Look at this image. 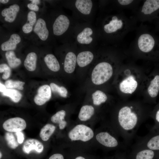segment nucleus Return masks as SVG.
Wrapping results in <instances>:
<instances>
[{
	"mask_svg": "<svg viewBox=\"0 0 159 159\" xmlns=\"http://www.w3.org/2000/svg\"><path fill=\"white\" fill-rule=\"evenodd\" d=\"M158 159H159V158H158Z\"/></svg>",
	"mask_w": 159,
	"mask_h": 159,
	"instance_id": "44",
	"label": "nucleus"
},
{
	"mask_svg": "<svg viewBox=\"0 0 159 159\" xmlns=\"http://www.w3.org/2000/svg\"><path fill=\"white\" fill-rule=\"evenodd\" d=\"M30 42L19 32L8 30L1 26L0 27V48L5 52L21 49Z\"/></svg>",
	"mask_w": 159,
	"mask_h": 159,
	"instance_id": "8",
	"label": "nucleus"
},
{
	"mask_svg": "<svg viewBox=\"0 0 159 159\" xmlns=\"http://www.w3.org/2000/svg\"><path fill=\"white\" fill-rule=\"evenodd\" d=\"M44 149L43 144L38 140L33 138L29 139L24 142L22 147L23 152L26 154L31 152L40 153Z\"/></svg>",
	"mask_w": 159,
	"mask_h": 159,
	"instance_id": "20",
	"label": "nucleus"
},
{
	"mask_svg": "<svg viewBox=\"0 0 159 159\" xmlns=\"http://www.w3.org/2000/svg\"><path fill=\"white\" fill-rule=\"evenodd\" d=\"M150 97L154 98L158 95L159 91V75H156L151 81L148 89Z\"/></svg>",
	"mask_w": 159,
	"mask_h": 159,
	"instance_id": "28",
	"label": "nucleus"
},
{
	"mask_svg": "<svg viewBox=\"0 0 159 159\" xmlns=\"http://www.w3.org/2000/svg\"><path fill=\"white\" fill-rule=\"evenodd\" d=\"M110 159H127L126 151H119L113 157Z\"/></svg>",
	"mask_w": 159,
	"mask_h": 159,
	"instance_id": "37",
	"label": "nucleus"
},
{
	"mask_svg": "<svg viewBox=\"0 0 159 159\" xmlns=\"http://www.w3.org/2000/svg\"><path fill=\"white\" fill-rule=\"evenodd\" d=\"M85 50L81 51L77 56V63L80 67H85L93 61L94 54L89 48H85Z\"/></svg>",
	"mask_w": 159,
	"mask_h": 159,
	"instance_id": "22",
	"label": "nucleus"
},
{
	"mask_svg": "<svg viewBox=\"0 0 159 159\" xmlns=\"http://www.w3.org/2000/svg\"><path fill=\"white\" fill-rule=\"evenodd\" d=\"M0 158L1 159V157H2V154L1 153V152H0Z\"/></svg>",
	"mask_w": 159,
	"mask_h": 159,
	"instance_id": "43",
	"label": "nucleus"
},
{
	"mask_svg": "<svg viewBox=\"0 0 159 159\" xmlns=\"http://www.w3.org/2000/svg\"><path fill=\"white\" fill-rule=\"evenodd\" d=\"M26 126L25 120L20 117L9 119L5 121L3 124L4 130L11 132L21 131L25 129Z\"/></svg>",
	"mask_w": 159,
	"mask_h": 159,
	"instance_id": "18",
	"label": "nucleus"
},
{
	"mask_svg": "<svg viewBox=\"0 0 159 159\" xmlns=\"http://www.w3.org/2000/svg\"><path fill=\"white\" fill-rule=\"evenodd\" d=\"M138 85V82L134 77L130 75L120 83L119 88L123 93L132 94L136 90Z\"/></svg>",
	"mask_w": 159,
	"mask_h": 159,
	"instance_id": "21",
	"label": "nucleus"
},
{
	"mask_svg": "<svg viewBox=\"0 0 159 159\" xmlns=\"http://www.w3.org/2000/svg\"><path fill=\"white\" fill-rule=\"evenodd\" d=\"M43 61L47 67L51 70L57 72L60 69L59 62L53 54L48 52L44 56Z\"/></svg>",
	"mask_w": 159,
	"mask_h": 159,
	"instance_id": "23",
	"label": "nucleus"
},
{
	"mask_svg": "<svg viewBox=\"0 0 159 159\" xmlns=\"http://www.w3.org/2000/svg\"><path fill=\"white\" fill-rule=\"evenodd\" d=\"M25 83L20 81H14L12 80H8L5 82V86L8 88H15L22 90L24 89L23 86Z\"/></svg>",
	"mask_w": 159,
	"mask_h": 159,
	"instance_id": "34",
	"label": "nucleus"
},
{
	"mask_svg": "<svg viewBox=\"0 0 159 159\" xmlns=\"http://www.w3.org/2000/svg\"><path fill=\"white\" fill-rule=\"evenodd\" d=\"M153 117L154 120L155 124L150 130H159V109L157 110Z\"/></svg>",
	"mask_w": 159,
	"mask_h": 159,
	"instance_id": "36",
	"label": "nucleus"
},
{
	"mask_svg": "<svg viewBox=\"0 0 159 159\" xmlns=\"http://www.w3.org/2000/svg\"><path fill=\"white\" fill-rule=\"evenodd\" d=\"M17 140L19 144H22L24 142V134L21 131L15 132Z\"/></svg>",
	"mask_w": 159,
	"mask_h": 159,
	"instance_id": "38",
	"label": "nucleus"
},
{
	"mask_svg": "<svg viewBox=\"0 0 159 159\" xmlns=\"http://www.w3.org/2000/svg\"><path fill=\"white\" fill-rule=\"evenodd\" d=\"M29 52L27 53L24 61V65L28 71L32 72L36 69L38 56L37 51L39 47L30 43L27 46Z\"/></svg>",
	"mask_w": 159,
	"mask_h": 159,
	"instance_id": "16",
	"label": "nucleus"
},
{
	"mask_svg": "<svg viewBox=\"0 0 159 159\" xmlns=\"http://www.w3.org/2000/svg\"><path fill=\"white\" fill-rule=\"evenodd\" d=\"M75 159H85L84 157L82 156H78L76 157Z\"/></svg>",
	"mask_w": 159,
	"mask_h": 159,
	"instance_id": "42",
	"label": "nucleus"
},
{
	"mask_svg": "<svg viewBox=\"0 0 159 159\" xmlns=\"http://www.w3.org/2000/svg\"><path fill=\"white\" fill-rule=\"evenodd\" d=\"M62 6L60 3L48 11L53 36L56 42L62 44L74 41L75 29L79 22L65 13Z\"/></svg>",
	"mask_w": 159,
	"mask_h": 159,
	"instance_id": "3",
	"label": "nucleus"
},
{
	"mask_svg": "<svg viewBox=\"0 0 159 159\" xmlns=\"http://www.w3.org/2000/svg\"><path fill=\"white\" fill-rule=\"evenodd\" d=\"M115 13L100 12L95 24L100 45L117 46L129 32L136 27V20L128 17L122 11Z\"/></svg>",
	"mask_w": 159,
	"mask_h": 159,
	"instance_id": "1",
	"label": "nucleus"
},
{
	"mask_svg": "<svg viewBox=\"0 0 159 159\" xmlns=\"http://www.w3.org/2000/svg\"><path fill=\"white\" fill-rule=\"evenodd\" d=\"M26 40L39 47L57 46V42L52 32L51 20L48 10L38 14L33 31Z\"/></svg>",
	"mask_w": 159,
	"mask_h": 159,
	"instance_id": "4",
	"label": "nucleus"
},
{
	"mask_svg": "<svg viewBox=\"0 0 159 159\" xmlns=\"http://www.w3.org/2000/svg\"><path fill=\"white\" fill-rule=\"evenodd\" d=\"M28 9L34 11L38 14L47 9V7H43L30 1L29 0L24 1Z\"/></svg>",
	"mask_w": 159,
	"mask_h": 159,
	"instance_id": "32",
	"label": "nucleus"
},
{
	"mask_svg": "<svg viewBox=\"0 0 159 159\" xmlns=\"http://www.w3.org/2000/svg\"><path fill=\"white\" fill-rule=\"evenodd\" d=\"M131 150L127 153V159H154L158 152L133 144Z\"/></svg>",
	"mask_w": 159,
	"mask_h": 159,
	"instance_id": "14",
	"label": "nucleus"
},
{
	"mask_svg": "<svg viewBox=\"0 0 159 159\" xmlns=\"http://www.w3.org/2000/svg\"><path fill=\"white\" fill-rule=\"evenodd\" d=\"M16 50L3 52H5V57L8 65L12 68L18 67L22 63L21 59L17 57L16 52Z\"/></svg>",
	"mask_w": 159,
	"mask_h": 159,
	"instance_id": "24",
	"label": "nucleus"
},
{
	"mask_svg": "<svg viewBox=\"0 0 159 159\" xmlns=\"http://www.w3.org/2000/svg\"><path fill=\"white\" fill-rule=\"evenodd\" d=\"M38 15V13L28 10L26 20L19 32L26 40L33 31L37 20Z\"/></svg>",
	"mask_w": 159,
	"mask_h": 159,
	"instance_id": "17",
	"label": "nucleus"
},
{
	"mask_svg": "<svg viewBox=\"0 0 159 159\" xmlns=\"http://www.w3.org/2000/svg\"><path fill=\"white\" fill-rule=\"evenodd\" d=\"M150 130L145 136L138 137L133 145L159 152V130Z\"/></svg>",
	"mask_w": 159,
	"mask_h": 159,
	"instance_id": "10",
	"label": "nucleus"
},
{
	"mask_svg": "<svg viewBox=\"0 0 159 159\" xmlns=\"http://www.w3.org/2000/svg\"><path fill=\"white\" fill-rule=\"evenodd\" d=\"M2 95L9 97L13 102L15 103L19 102L22 97L21 94L19 91L14 89H6L2 92Z\"/></svg>",
	"mask_w": 159,
	"mask_h": 159,
	"instance_id": "29",
	"label": "nucleus"
},
{
	"mask_svg": "<svg viewBox=\"0 0 159 159\" xmlns=\"http://www.w3.org/2000/svg\"><path fill=\"white\" fill-rule=\"evenodd\" d=\"M61 6L72 11V16L79 22L92 23L99 9L98 2L92 0L60 1Z\"/></svg>",
	"mask_w": 159,
	"mask_h": 159,
	"instance_id": "6",
	"label": "nucleus"
},
{
	"mask_svg": "<svg viewBox=\"0 0 159 159\" xmlns=\"http://www.w3.org/2000/svg\"><path fill=\"white\" fill-rule=\"evenodd\" d=\"M18 0H0V6H6L14 4Z\"/></svg>",
	"mask_w": 159,
	"mask_h": 159,
	"instance_id": "39",
	"label": "nucleus"
},
{
	"mask_svg": "<svg viewBox=\"0 0 159 159\" xmlns=\"http://www.w3.org/2000/svg\"><path fill=\"white\" fill-rule=\"evenodd\" d=\"M94 113V108L91 105H85L81 108L78 117L82 121H85L89 119Z\"/></svg>",
	"mask_w": 159,
	"mask_h": 159,
	"instance_id": "25",
	"label": "nucleus"
},
{
	"mask_svg": "<svg viewBox=\"0 0 159 159\" xmlns=\"http://www.w3.org/2000/svg\"><path fill=\"white\" fill-rule=\"evenodd\" d=\"M51 97V90L47 85H43L38 88L37 94L34 97V101L38 105H42L48 101Z\"/></svg>",
	"mask_w": 159,
	"mask_h": 159,
	"instance_id": "19",
	"label": "nucleus"
},
{
	"mask_svg": "<svg viewBox=\"0 0 159 159\" xmlns=\"http://www.w3.org/2000/svg\"><path fill=\"white\" fill-rule=\"evenodd\" d=\"M141 107L133 104H125L119 109L115 123L118 134L127 147H130L136 132L147 117Z\"/></svg>",
	"mask_w": 159,
	"mask_h": 159,
	"instance_id": "2",
	"label": "nucleus"
},
{
	"mask_svg": "<svg viewBox=\"0 0 159 159\" xmlns=\"http://www.w3.org/2000/svg\"><path fill=\"white\" fill-rule=\"evenodd\" d=\"M65 115V111L61 110L56 113L51 118L53 122L59 124V128L61 130L64 129L67 124V122L64 120Z\"/></svg>",
	"mask_w": 159,
	"mask_h": 159,
	"instance_id": "26",
	"label": "nucleus"
},
{
	"mask_svg": "<svg viewBox=\"0 0 159 159\" xmlns=\"http://www.w3.org/2000/svg\"><path fill=\"white\" fill-rule=\"evenodd\" d=\"M92 96L93 104L96 105H99L105 103L107 99L105 93L99 90H97L93 93Z\"/></svg>",
	"mask_w": 159,
	"mask_h": 159,
	"instance_id": "30",
	"label": "nucleus"
},
{
	"mask_svg": "<svg viewBox=\"0 0 159 159\" xmlns=\"http://www.w3.org/2000/svg\"><path fill=\"white\" fill-rule=\"evenodd\" d=\"M6 87L1 82L0 83V91L4 92L6 89Z\"/></svg>",
	"mask_w": 159,
	"mask_h": 159,
	"instance_id": "41",
	"label": "nucleus"
},
{
	"mask_svg": "<svg viewBox=\"0 0 159 159\" xmlns=\"http://www.w3.org/2000/svg\"><path fill=\"white\" fill-rule=\"evenodd\" d=\"M50 87L52 92L58 93L61 96L63 97H67V91L65 87H59L54 83H51Z\"/></svg>",
	"mask_w": 159,
	"mask_h": 159,
	"instance_id": "33",
	"label": "nucleus"
},
{
	"mask_svg": "<svg viewBox=\"0 0 159 159\" xmlns=\"http://www.w3.org/2000/svg\"><path fill=\"white\" fill-rule=\"evenodd\" d=\"M69 138L73 141L80 140L86 142L91 139L94 136L92 130L83 125H76L68 133Z\"/></svg>",
	"mask_w": 159,
	"mask_h": 159,
	"instance_id": "13",
	"label": "nucleus"
},
{
	"mask_svg": "<svg viewBox=\"0 0 159 159\" xmlns=\"http://www.w3.org/2000/svg\"><path fill=\"white\" fill-rule=\"evenodd\" d=\"M49 159H64V158L61 154L56 153L51 155Z\"/></svg>",
	"mask_w": 159,
	"mask_h": 159,
	"instance_id": "40",
	"label": "nucleus"
},
{
	"mask_svg": "<svg viewBox=\"0 0 159 159\" xmlns=\"http://www.w3.org/2000/svg\"><path fill=\"white\" fill-rule=\"evenodd\" d=\"M65 44L67 52L63 63L64 68L65 72L71 73L74 71L77 64V56L73 49L77 45L74 41Z\"/></svg>",
	"mask_w": 159,
	"mask_h": 159,
	"instance_id": "15",
	"label": "nucleus"
},
{
	"mask_svg": "<svg viewBox=\"0 0 159 159\" xmlns=\"http://www.w3.org/2000/svg\"><path fill=\"white\" fill-rule=\"evenodd\" d=\"M55 129V127L53 125L47 124L45 125L41 130L39 136L44 141H47L53 134Z\"/></svg>",
	"mask_w": 159,
	"mask_h": 159,
	"instance_id": "27",
	"label": "nucleus"
},
{
	"mask_svg": "<svg viewBox=\"0 0 159 159\" xmlns=\"http://www.w3.org/2000/svg\"><path fill=\"white\" fill-rule=\"evenodd\" d=\"M140 1L133 0H117L106 1L104 6L105 11H121L125 9H129L135 11L138 8Z\"/></svg>",
	"mask_w": 159,
	"mask_h": 159,
	"instance_id": "11",
	"label": "nucleus"
},
{
	"mask_svg": "<svg viewBox=\"0 0 159 159\" xmlns=\"http://www.w3.org/2000/svg\"><path fill=\"white\" fill-rule=\"evenodd\" d=\"M9 65L5 63H2L0 64V72L4 74L2 76V79L5 80L8 79L10 76L11 69Z\"/></svg>",
	"mask_w": 159,
	"mask_h": 159,
	"instance_id": "35",
	"label": "nucleus"
},
{
	"mask_svg": "<svg viewBox=\"0 0 159 159\" xmlns=\"http://www.w3.org/2000/svg\"><path fill=\"white\" fill-rule=\"evenodd\" d=\"M28 9L24 1L19 0L1 9L0 21L6 29L16 32L26 21Z\"/></svg>",
	"mask_w": 159,
	"mask_h": 159,
	"instance_id": "5",
	"label": "nucleus"
},
{
	"mask_svg": "<svg viewBox=\"0 0 159 159\" xmlns=\"http://www.w3.org/2000/svg\"><path fill=\"white\" fill-rule=\"evenodd\" d=\"M96 138L100 143L106 148L127 151V148L123 142H120L117 137L107 131L100 132L96 135Z\"/></svg>",
	"mask_w": 159,
	"mask_h": 159,
	"instance_id": "12",
	"label": "nucleus"
},
{
	"mask_svg": "<svg viewBox=\"0 0 159 159\" xmlns=\"http://www.w3.org/2000/svg\"><path fill=\"white\" fill-rule=\"evenodd\" d=\"M4 137L8 146L10 148L14 149L19 146V144L12 132H6Z\"/></svg>",
	"mask_w": 159,
	"mask_h": 159,
	"instance_id": "31",
	"label": "nucleus"
},
{
	"mask_svg": "<svg viewBox=\"0 0 159 159\" xmlns=\"http://www.w3.org/2000/svg\"><path fill=\"white\" fill-rule=\"evenodd\" d=\"M74 40L77 47L94 48L100 45L97 28L92 23L78 22L74 31Z\"/></svg>",
	"mask_w": 159,
	"mask_h": 159,
	"instance_id": "7",
	"label": "nucleus"
},
{
	"mask_svg": "<svg viewBox=\"0 0 159 159\" xmlns=\"http://www.w3.org/2000/svg\"><path fill=\"white\" fill-rule=\"evenodd\" d=\"M113 67L110 62L102 61L97 64L93 69L91 75L92 82L96 85L104 83L111 77Z\"/></svg>",
	"mask_w": 159,
	"mask_h": 159,
	"instance_id": "9",
	"label": "nucleus"
}]
</instances>
